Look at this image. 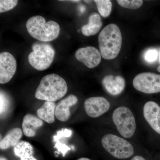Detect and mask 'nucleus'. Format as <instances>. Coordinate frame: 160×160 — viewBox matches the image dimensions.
I'll list each match as a JSON object with an SVG mask.
<instances>
[{
	"mask_svg": "<svg viewBox=\"0 0 160 160\" xmlns=\"http://www.w3.org/2000/svg\"><path fill=\"white\" fill-rule=\"evenodd\" d=\"M67 90L66 81L58 75L52 73L42 78L35 96L38 99L54 102L62 98Z\"/></svg>",
	"mask_w": 160,
	"mask_h": 160,
	"instance_id": "f257e3e1",
	"label": "nucleus"
},
{
	"mask_svg": "<svg viewBox=\"0 0 160 160\" xmlns=\"http://www.w3.org/2000/svg\"><path fill=\"white\" fill-rule=\"evenodd\" d=\"M99 47L101 55L106 60L115 58L122 48V33L119 28L115 24L104 27L98 36Z\"/></svg>",
	"mask_w": 160,
	"mask_h": 160,
	"instance_id": "f03ea898",
	"label": "nucleus"
},
{
	"mask_svg": "<svg viewBox=\"0 0 160 160\" xmlns=\"http://www.w3.org/2000/svg\"><path fill=\"white\" fill-rule=\"evenodd\" d=\"M26 27L32 38L43 42L56 39L60 33V27L57 22L53 21L46 22L41 16L30 18L26 23Z\"/></svg>",
	"mask_w": 160,
	"mask_h": 160,
	"instance_id": "7ed1b4c3",
	"label": "nucleus"
},
{
	"mask_svg": "<svg viewBox=\"0 0 160 160\" xmlns=\"http://www.w3.org/2000/svg\"><path fill=\"white\" fill-rule=\"evenodd\" d=\"M32 51L28 56L29 64L39 71L46 70L51 66L55 56V50L51 44L43 42L34 43Z\"/></svg>",
	"mask_w": 160,
	"mask_h": 160,
	"instance_id": "20e7f679",
	"label": "nucleus"
},
{
	"mask_svg": "<svg viewBox=\"0 0 160 160\" xmlns=\"http://www.w3.org/2000/svg\"><path fill=\"white\" fill-rule=\"evenodd\" d=\"M102 144L106 151L117 158H128L134 153L132 145L127 140L116 135H105L102 138Z\"/></svg>",
	"mask_w": 160,
	"mask_h": 160,
	"instance_id": "39448f33",
	"label": "nucleus"
},
{
	"mask_svg": "<svg viewBox=\"0 0 160 160\" xmlns=\"http://www.w3.org/2000/svg\"><path fill=\"white\" fill-rule=\"evenodd\" d=\"M112 121L120 134L125 138H131L135 132V119L130 109L126 106H120L115 109Z\"/></svg>",
	"mask_w": 160,
	"mask_h": 160,
	"instance_id": "423d86ee",
	"label": "nucleus"
},
{
	"mask_svg": "<svg viewBox=\"0 0 160 160\" xmlns=\"http://www.w3.org/2000/svg\"><path fill=\"white\" fill-rule=\"evenodd\" d=\"M132 84L138 91L152 94L160 92V75L145 72L138 74L133 79Z\"/></svg>",
	"mask_w": 160,
	"mask_h": 160,
	"instance_id": "0eeeda50",
	"label": "nucleus"
},
{
	"mask_svg": "<svg viewBox=\"0 0 160 160\" xmlns=\"http://www.w3.org/2000/svg\"><path fill=\"white\" fill-rule=\"evenodd\" d=\"M16 60L7 52L0 54V83L6 84L11 80L16 71Z\"/></svg>",
	"mask_w": 160,
	"mask_h": 160,
	"instance_id": "6e6552de",
	"label": "nucleus"
},
{
	"mask_svg": "<svg viewBox=\"0 0 160 160\" xmlns=\"http://www.w3.org/2000/svg\"><path fill=\"white\" fill-rule=\"evenodd\" d=\"M75 56L78 61L90 69L97 67L102 60L100 52L92 46L79 48L76 52Z\"/></svg>",
	"mask_w": 160,
	"mask_h": 160,
	"instance_id": "1a4fd4ad",
	"label": "nucleus"
},
{
	"mask_svg": "<svg viewBox=\"0 0 160 160\" xmlns=\"http://www.w3.org/2000/svg\"><path fill=\"white\" fill-rule=\"evenodd\" d=\"M86 113L91 118L101 116L109 110L110 103L103 97H92L87 99L84 103Z\"/></svg>",
	"mask_w": 160,
	"mask_h": 160,
	"instance_id": "9d476101",
	"label": "nucleus"
},
{
	"mask_svg": "<svg viewBox=\"0 0 160 160\" xmlns=\"http://www.w3.org/2000/svg\"><path fill=\"white\" fill-rule=\"evenodd\" d=\"M143 114L149 126L160 134V106L159 105L152 101L147 102L143 108Z\"/></svg>",
	"mask_w": 160,
	"mask_h": 160,
	"instance_id": "9b49d317",
	"label": "nucleus"
},
{
	"mask_svg": "<svg viewBox=\"0 0 160 160\" xmlns=\"http://www.w3.org/2000/svg\"><path fill=\"white\" fill-rule=\"evenodd\" d=\"M102 83L106 91L113 96L121 94L126 86L125 80L121 76L107 75L103 78Z\"/></svg>",
	"mask_w": 160,
	"mask_h": 160,
	"instance_id": "f8f14e48",
	"label": "nucleus"
},
{
	"mask_svg": "<svg viewBox=\"0 0 160 160\" xmlns=\"http://www.w3.org/2000/svg\"><path fill=\"white\" fill-rule=\"evenodd\" d=\"M78 102L77 97L73 94L61 100L56 107L55 114L57 118L61 122L68 121L70 116V107L76 104Z\"/></svg>",
	"mask_w": 160,
	"mask_h": 160,
	"instance_id": "ddd939ff",
	"label": "nucleus"
},
{
	"mask_svg": "<svg viewBox=\"0 0 160 160\" xmlns=\"http://www.w3.org/2000/svg\"><path fill=\"white\" fill-rule=\"evenodd\" d=\"M42 119L35 116L27 114L23 118L22 129L23 133L27 137H33L36 135V130L43 126Z\"/></svg>",
	"mask_w": 160,
	"mask_h": 160,
	"instance_id": "4468645a",
	"label": "nucleus"
},
{
	"mask_svg": "<svg viewBox=\"0 0 160 160\" xmlns=\"http://www.w3.org/2000/svg\"><path fill=\"white\" fill-rule=\"evenodd\" d=\"M102 26V22L99 15L93 13L89 16V23L82 28V32L86 36L97 34Z\"/></svg>",
	"mask_w": 160,
	"mask_h": 160,
	"instance_id": "2eb2a0df",
	"label": "nucleus"
},
{
	"mask_svg": "<svg viewBox=\"0 0 160 160\" xmlns=\"http://www.w3.org/2000/svg\"><path fill=\"white\" fill-rule=\"evenodd\" d=\"M22 131L19 128L9 130L0 142V148L2 150L9 149L17 145L22 136Z\"/></svg>",
	"mask_w": 160,
	"mask_h": 160,
	"instance_id": "dca6fc26",
	"label": "nucleus"
},
{
	"mask_svg": "<svg viewBox=\"0 0 160 160\" xmlns=\"http://www.w3.org/2000/svg\"><path fill=\"white\" fill-rule=\"evenodd\" d=\"M56 107L54 102L46 101L42 107L38 109V116L41 119L49 124L54 122Z\"/></svg>",
	"mask_w": 160,
	"mask_h": 160,
	"instance_id": "f3484780",
	"label": "nucleus"
},
{
	"mask_svg": "<svg viewBox=\"0 0 160 160\" xmlns=\"http://www.w3.org/2000/svg\"><path fill=\"white\" fill-rule=\"evenodd\" d=\"M98 11L101 15L104 18L109 16L111 12L112 3L109 0H95Z\"/></svg>",
	"mask_w": 160,
	"mask_h": 160,
	"instance_id": "a211bd4d",
	"label": "nucleus"
},
{
	"mask_svg": "<svg viewBox=\"0 0 160 160\" xmlns=\"http://www.w3.org/2000/svg\"><path fill=\"white\" fill-rule=\"evenodd\" d=\"M117 2L123 8L132 9H138L143 3L142 0H118Z\"/></svg>",
	"mask_w": 160,
	"mask_h": 160,
	"instance_id": "6ab92c4d",
	"label": "nucleus"
},
{
	"mask_svg": "<svg viewBox=\"0 0 160 160\" xmlns=\"http://www.w3.org/2000/svg\"><path fill=\"white\" fill-rule=\"evenodd\" d=\"M17 0H1L0 1V12L9 11L17 5Z\"/></svg>",
	"mask_w": 160,
	"mask_h": 160,
	"instance_id": "aec40b11",
	"label": "nucleus"
},
{
	"mask_svg": "<svg viewBox=\"0 0 160 160\" xmlns=\"http://www.w3.org/2000/svg\"><path fill=\"white\" fill-rule=\"evenodd\" d=\"M158 53L156 49H148L144 54V58L147 62L154 63L157 60Z\"/></svg>",
	"mask_w": 160,
	"mask_h": 160,
	"instance_id": "412c9836",
	"label": "nucleus"
},
{
	"mask_svg": "<svg viewBox=\"0 0 160 160\" xmlns=\"http://www.w3.org/2000/svg\"><path fill=\"white\" fill-rule=\"evenodd\" d=\"M9 100L6 97V95L3 93V92H1V115L4 113L8 106Z\"/></svg>",
	"mask_w": 160,
	"mask_h": 160,
	"instance_id": "4be33fe9",
	"label": "nucleus"
},
{
	"mask_svg": "<svg viewBox=\"0 0 160 160\" xmlns=\"http://www.w3.org/2000/svg\"><path fill=\"white\" fill-rule=\"evenodd\" d=\"M131 160H146L143 157L141 156H136L132 159Z\"/></svg>",
	"mask_w": 160,
	"mask_h": 160,
	"instance_id": "5701e85b",
	"label": "nucleus"
},
{
	"mask_svg": "<svg viewBox=\"0 0 160 160\" xmlns=\"http://www.w3.org/2000/svg\"><path fill=\"white\" fill-rule=\"evenodd\" d=\"M78 160H91L89 159L88 158H81L79 159Z\"/></svg>",
	"mask_w": 160,
	"mask_h": 160,
	"instance_id": "b1692460",
	"label": "nucleus"
},
{
	"mask_svg": "<svg viewBox=\"0 0 160 160\" xmlns=\"http://www.w3.org/2000/svg\"><path fill=\"white\" fill-rule=\"evenodd\" d=\"M0 160H8L6 158L4 157H1L0 158Z\"/></svg>",
	"mask_w": 160,
	"mask_h": 160,
	"instance_id": "393cba45",
	"label": "nucleus"
},
{
	"mask_svg": "<svg viewBox=\"0 0 160 160\" xmlns=\"http://www.w3.org/2000/svg\"><path fill=\"white\" fill-rule=\"evenodd\" d=\"M158 71L160 72V65L159 66H158Z\"/></svg>",
	"mask_w": 160,
	"mask_h": 160,
	"instance_id": "a878e982",
	"label": "nucleus"
},
{
	"mask_svg": "<svg viewBox=\"0 0 160 160\" xmlns=\"http://www.w3.org/2000/svg\"><path fill=\"white\" fill-rule=\"evenodd\" d=\"M159 62L160 64V51L159 52Z\"/></svg>",
	"mask_w": 160,
	"mask_h": 160,
	"instance_id": "bb28decb",
	"label": "nucleus"
}]
</instances>
